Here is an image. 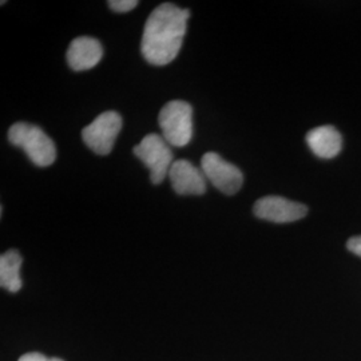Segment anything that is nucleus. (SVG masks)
Returning a JSON list of instances; mask_svg holds the SVG:
<instances>
[{
	"instance_id": "f257e3e1",
	"label": "nucleus",
	"mask_w": 361,
	"mask_h": 361,
	"mask_svg": "<svg viewBox=\"0 0 361 361\" xmlns=\"http://www.w3.org/2000/svg\"><path fill=\"white\" fill-rule=\"evenodd\" d=\"M190 11L171 3L158 6L143 28V58L154 66L169 65L180 52Z\"/></svg>"
},
{
	"instance_id": "f03ea898",
	"label": "nucleus",
	"mask_w": 361,
	"mask_h": 361,
	"mask_svg": "<svg viewBox=\"0 0 361 361\" xmlns=\"http://www.w3.org/2000/svg\"><path fill=\"white\" fill-rule=\"evenodd\" d=\"M8 141L23 149L30 161L39 168L51 166L56 159V147L51 138L39 126L18 122L8 130Z\"/></svg>"
},
{
	"instance_id": "7ed1b4c3",
	"label": "nucleus",
	"mask_w": 361,
	"mask_h": 361,
	"mask_svg": "<svg viewBox=\"0 0 361 361\" xmlns=\"http://www.w3.org/2000/svg\"><path fill=\"white\" fill-rule=\"evenodd\" d=\"M162 137L170 146L183 147L193 137V107L185 101H170L158 116Z\"/></svg>"
},
{
	"instance_id": "20e7f679",
	"label": "nucleus",
	"mask_w": 361,
	"mask_h": 361,
	"mask_svg": "<svg viewBox=\"0 0 361 361\" xmlns=\"http://www.w3.org/2000/svg\"><path fill=\"white\" fill-rule=\"evenodd\" d=\"M133 152L150 170V180L154 185L162 183L169 177L174 161L170 145L162 135L147 134Z\"/></svg>"
},
{
	"instance_id": "39448f33",
	"label": "nucleus",
	"mask_w": 361,
	"mask_h": 361,
	"mask_svg": "<svg viewBox=\"0 0 361 361\" xmlns=\"http://www.w3.org/2000/svg\"><path fill=\"white\" fill-rule=\"evenodd\" d=\"M122 125V116L116 111H104L83 129L82 138L95 154H110Z\"/></svg>"
},
{
	"instance_id": "423d86ee",
	"label": "nucleus",
	"mask_w": 361,
	"mask_h": 361,
	"mask_svg": "<svg viewBox=\"0 0 361 361\" xmlns=\"http://www.w3.org/2000/svg\"><path fill=\"white\" fill-rule=\"evenodd\" d=\"M201 170L207 180H210L214 188L226 195L238 193L244 183V176L241 170L225 161L217 153H207L202 157Z\"/></svg>"
},
{
	"instance_id": "0eeeda50",
	"label": "nucleus",
	"mask_w": 361,
	"mask_h": 361,
	"mask_svg": "<svg viewBox=\"0 0 361 361\" xmlns=\"http://www.w3.org/2000/svg\"><path fill=\"white\" fill-rule=\"evenodd\" d=\"M253 212L258 219L274 224H288L304 219L308 214V207L284 197L268 195L258 200Z\"/></svg>"
},
{
	"instance_id": "6e6552de",
	"label": "nucleus",
	"mask_w": 361,
	"mask_h": 361,
	"mask_svg": "<svg viewBox=\"0 0 361 361\" xmlns=\"http://www.w3.org/2000/svg\"><path fill=\"white\" fill-rule=\"evenodd\" d=\"M169 178L174 192L180 195H201L207 192L205 174L190 161H174L169 171Z\"/></svg>"
},
{
	"instance_id": "1a4fd4ad",
	"label": "nucleus",
	"mask_w": 361,
	"mask_h": 361,
	"mask_svg": "<svg viewBox=\"0 0 361 361\" xmlns=\"http://www.w3.org/2000/svg\"><path fill=\"white\" fill-rule=\"evenodd\" d=\"M67 63L74 71H86L98 65L104 56V47L98 39L78 37L67 50Z\"/></svg>"
},
{
	"instance_id": "9d476101",
	"label": "nucleus",
	"mask_w": 361,
	"mask_h": 361,
	"mask_svg": "<svg viewBox=\"0 0 361 361\" xmlns=\"http://www.w3.org/2000/svg\"><path fill=\"white\" fill-rule=\"evenodd\" d=\"M307 143L313 154L329 159L341 152L343 138L334 126H319L307 134Z\"/></svg>"
},
{
	"instance_id": "9b49d317",
	"label": "nucleus",
	"mask_w": 361,
	"mask_h": 361,
	"mask_svg": "<svg viewBox=\"0 0 361 361\" xmlns=\"http://www.w3.org/2000/svg\"><path fill=\"white\" fill-rule=\"evenodd\" d=\"M22 256L18 250H8L0 256V285L3 289L16 293L22 289Z\"/></svg>"
},
{
	"instance_id": "f8f14e48",
	"label": "nucleus",
	"mask_w": 361,
	"mask_h": 361,
	"mask_svg": "<svg viewBox=\"0 0 361 361\" xmlns=\"http://www.w3.org/2000/svg\"><path fill=\"white\" fill-rule=\"evenodd\" d=\"M138 6L137 0H110L109 7L116 13H129Z\"/></svg>"
},
{
	"instance_id": "ddd939ff",
	"label": "nucleus",
	"mask_w": 361,
	"mask_h": 361,
	"mask_svg": "<svg viewBox=\"0 0 361 361\" xmlns=\"http://www.w3.org/2000/svg\"><path fill=\"white\" fill-rule=\"evenodd\" d=\"M18 361H63L56 357H46L44 355L39 353V352H30L23 355Z\"/></svg>"
},
{
	"instance_id": "4468645a",
	"label": "nucleus",
	"mask_w": 361,
	"mask_h": 361,
	"mask_svg": "<svg viewBox=\"0 0 361 361\" xmlns=\"http://www.w3.org/2000/svg\"><path fill=\"white\" fill-rule=\"evenodd\" d=\"M347 246H348L349 250H350L353 255L361 257V235L349 238Z\"/></svg>"
}]
</instances>
